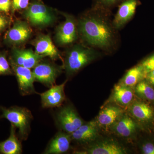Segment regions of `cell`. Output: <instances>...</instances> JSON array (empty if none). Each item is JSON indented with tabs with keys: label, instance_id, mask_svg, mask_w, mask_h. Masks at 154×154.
<instances>
[{
	"label": "cell",
	"instance_id": "4dcf8cb0",
	"mask_svg": "<svg viewBox=\"0 0 154 154\" xmlns=\"http://www.w3.org/2000/svg\"><path fill=\"white\" fill-rule=\"evenodd\" d=\"M146 77L149 82L154 86V70L147 73Z\"/></svg>",
	"mask_w": 154,
	"mask_h": 154
},
{
	"label": "cell",
	"instance_id": "5bb4252c",
	"mask_svg": "<svg viewBox=\"0 0 154 154\" xmlns=\"http://www.w3.org/2000/svg\"><path fill=\"white\" fill-rule=\"evenodd\" d=\"M11 61L14 63L29 69H33L42 60L44 57L37 54L31 49L14 48L12 50Z\"/></svg>",
	"mask_w": 154,
	"mask_h": 154
},
{
	"label": "cell",
	"instance_id": "4fadbf2b",
	"mask_svg": "<svg viewBox=\"0 0 154 154\" xmlns=\"http://www.w3.org/2000/svg\"><path fill=\"white\" fill-rule=\"evenodd\" d=\"M32 30L27 22L17 21L6 33V41L11 44H23L30 38Z\"/></svg>",
	"mask_w": 154,
	"mask_h": 154
},
{
	"label": "cell",
	"instance_id": "ac0fdd59",
	"mask_svg": "<svg viewBox=\"0 0 154 154\" xmlns=\"http://www.w3.org/2000/svg\"><path fill=\"white\" fill-rule=\"evenodd\" d=\"M110 128L119 136L128 137L135 132L136 124L130 116L124 113Z\"/></svg>",
	"mask_w": 154,
	"mask_h": 154
},
{
	"label": "cell",
	"instance_id": "ffe728a7",
	"mask_svg": "<svg viewBox=\"0 0 154 154\" xmlns=\"http://www.w3.org/2000/svg\"><path fill=\"white\" fill-rule=\"evenodd\" d=\"M9 137L0 143V152L4 154H21L22 149L21 143L16 134V127L11 124Z\"/></svg>",
	"mask_w": 154,
	"mask_h": 154
},
{
	"label": "cell",
	"instance_id": "7a4b0ae2",
	"mask_svg": "<svg viewBox=\"0 0 154 154\" xmlns=\"http://www.w3.org/2000/svg\"><path fill=\"white\" fill-rule=\"evenodd\" d=\"M99 56V53L94 48L75 45L67 50L63 60L62 67L67 75L71 76L96 60Z\"/></svg>",
	"mask_w": 154,
	"mask_h": 154
},
{
	"label": "cell",
	"instance_id": "6da1fadb",
	"mask_svg": "<svg viewBox=\"0 0 154 154\" xmlns=\"http://www.w3.org/2000/svg\"><path fill=\"white\" fill-rule=\"evenodd\" d=\"M109 11L93 7L78 21L79 34L91 47L110 51L116 42V29L107 14Z\"/></svg>",
	"mask_w": 154,
	"mask_h": 154
},
{
	"label": "cell",
	"instance_id": "83f0119b",
	"mask_svg": "<svg viewBox=\"0 0 154 154\" xmlns=\"http://www.w3.org/2000/svg\"><path fill=\"white\" fill-rule=\"evenodd\" d=\"M12 7L11 0H0V11L7 13Z\"/></svg>",
	"mask_w": 154,
	"mask_h": 154
},
{
	"label": "cell",
	"instance_id": "f546056e",
	"mask_svg": "<svg viewBox=\"0 0 154 154\" xmlns=\"http://www.w3.org/2000/svg\"><path fill=\"white\" fill-rule=\"evenodd\" d=\"M8 24V19L7 17L0 14V32L5 30Z\"/></svg>",
	"mask_w": 154,
	"mask_h": 154
},
{
	"label": "cell",
	"instance_id": "9c48e42d",
	"mask_svg": "<svg viewBox=\"0 0 154 154\" xmlns=\"http://www.w3.org/2000/svg\"><path fill=\"white\" fill-rule=\"evenodd\" d=\"M67 81L60 85H54L49 90L39 94L42 106L44 108L59 107L62 106L66 99L65 86Z\"/></svg>",
	"mask_w": 154,
	"mask_h": 154
},
{
	"label": "cell",
	"instance_id": "cb8c5ba5",
	"mask_svg": "<svg viewBox=\"0 0 154 154\" xmlns=\"http://www.w3.org/2000/svg\"><path fill=\"white\" fill-rule=\"evenodd\" d=\"M124 0H94V7L109 11L110 9L119 5Z\"/></svg>",
	"mask_w": 154,
	"mask_h": 154
},
{
	"label": "cell",
	"instance_id": "f1b7e54d",
	"mask_svg": "<svg viewBox=\"0 0 154 154\" xmlns=\"http://www.w3.org/2000/svg\"><path fill=\"white\" fill-rule=\"evenodd\" d=\"M142 151L144 154H154V145L150 143L144 144L142 147Z\"/></svg>",
	"mask_w": 154,
	"mask_h": 154
},
{
	"label": "cell",
	"instance_id": "5b68a950",
	"mask_svg": "<svg viewBox=\"0 0 154 154\" xmlns=\"http://www.w3.org/2000/svg\"><path fill=\"white\" fill-rule=\"evenodd\" d=\"M55 121L61 130L71 134L85 122L71 105L61 107L56 113Z\"/></svg>",
	"mask_w": 154,
	"mask_h": 154
},
{
	"label": "cell",
	"instance_id": "3957f363",
	"mask_svg": "<svg viewBox=\"0 0 154 154\" xmlns=\"http://www.w3.org/2000/svg\"><path fill=\"white\" fill-rule=\"evenodd\" d=\"M2 110L3 117L19 129L21 139L26 140L30 132V124L33 118L31 111L26 107H2Z\"/></svg>",
	"mask_w": 154,
	"mask_h": 154
},
{
	"label": "cell",
	"instance_id": "603a6c76",
	"mask_svg": "<svg viewBox=\"0 0 154 154\" xmlns=\"http://www.w3.org/2000/svg\"><path fill=\"white\" fill-rule=\"evenodd\" d=\"M134 93L142 99L154 101V89L148 83L141 81L135 86Z\"/></svg>",
	"mask_w": 154,
	"mask_h": 154
},
{
	"label": "cell",
	"instance_id": "52a82bcc",
	"mask_svg": "<svg viewBox=\"0 0 154 154\" xmlns=\"http://www.w3.org/2000/svg\"><path fill=\"white\" fill-rule=\"evenodd\" d=\"M65 20L56 29L55 38L60 45L71 44L77 40L79 34L78 22L72 15L63 14Z\"/></svg>",
	"mask_w": 154,
	"mask_h": 154
},
{
	"label": "cell",
	"instance_id": "2e32d148",
	"mask_svg": "<svg viewBox=\"0 0 154 154\" xmlns=\"http://www.w3.org/2000/svg\"><path fill=\"white\" fill-rule=\"evenodd\" d=\"M72 141L71 134L61 130L51 138L43 153H65L69 150Z\"/></svg>",
	"mask_w": 154,
	"mask_h": 154
},
{
	"label": "cell",
	"instance_id": "277c9868",
	"mask_svg": "<svg viewBox=\"0 0 154 154\" xmlns=\"http://www.w3.org/2000/svg\"><path fill=\"white\" fill-rule=\"evenodd\" d=\"M23 15L30 24L36 27H44L51 25L55 19L51 8L40 0H31L24 11Z\"/></svg>",
	"mask_w": 154,
	"mask_h": 154
},
{
	"label": "cell",
	"instance_id": "4316f807",
	"mask_svg": "<svg viewBox=\"0 0 154 154\" xmlns=\"http://www.w3.org/2000/svg\"><path fill=\"white\" fill-rule=\"evenodd\" d=\"M143 68L146 75L149 72L154 70V54L146 58L140 64Z\"/></svg>",
	"mask_w": 154,
	"mask_h": 154
},
{
	"label": "cell",
	"instance_id": "d6986e66",
	"mask_svg": "<svg viewBox=\"0 0 154 154\" xmlns=\"http://www.w3.org/2000/svg\"><path fill=\"white\" fill-rule=\"evenodd\" d=\"M134 92L132 88L119 83L114 86L112 93V101L118 106L128 107L133 102Z\"/></svg>",
	"mask_w": 154,
	"mask_h": 154
},
{
	"label": "cell",
	"instance_id": "7c38bea8",
	"mask_svg": "<svg viewBox=\"0 0 154 154\" xmlns=\"http://www.w3.org/2000/svg\"><path fill=\"white\" fill-rule=\"evenodd\" d=\"M99 125L93 120L84 122L71 134L72 140L81 144H86L94 141L99 135Z\"/></svg>",
	"mask_w": 154,
	"mask_h": 154
},
{
	"label": "cell",
	"instance_id": "44dd1931",
	"mask_svg": "<svg viewBox=\"0 0 154 154\" xmlns=\"http://www.w3.org/2000/svg\"><path fill=\"white\" fill-rule=\"evenodd\" d=\"M128 107L130 115L139 121H149L153 117L154 112L151 107L143 102H133Z\"/></svg>",
	"mask_w": 154,
	"mask_h": 154
},
{
	"label": "cell",
	"instance_id": "7402d4cb",
	"mask_svg": "<svg viewBox=\"0 0 154 154\" xmlns=\"http://www.w3.org/2000/svg\"><path fill=\"white\" fill-rule=\"evenodd\" d=\"M146 76L143 68L141 65L136 66L128 70L119 82V84L127 87H135Z\"/></svg>",
	"mask_w": 154,
	"mask_h": 154
},
{
	"label": "cell",
	"instance_id": "8992f818",
	"mask_svg": "<svg viewBox=\"0 0 154 154\" xmlns=\"http://www.w3.org/2000/svg\"><path fill=\"white\" fill-rule=\"evenodd\" d=\"M63 69L62 66L42 60L33 68L32 72L35 82L50 88L55 85L56 80L61 73Z\"/></svg>",
	"mask_w": 154,
	"mask_h": 154
},
{
	"label": "cell",
	"instance_id": "484cf974",
	"mask_svg": "<svg viewBox=\"0 0 154 154\" xmlns=\"http://www.w3.org/2000/svg\"><path fill=\"white\" fill-rule=\"evenodd\" d=\"M13 12L19 10H25L30 3V0H11Z\"/></svg>",
	"mask_w": 154,
	"mask_h": 154
},
{
	"label": "cell",
	"instance_id": "e0dca14e",
	"mask_svg": "<svg viewBox=\"0 0 154 154\" xmlns=\"http://www.w3.org/2000/svg\"><path fill=\"white\" fill-rule=\"evenodd\" d=\"M124 113L123 109L118 105H109L102 108L97 116L99 126L104 128H111L116 122Z\"/></svg>",
	"mask_w": 154,
	"mask_h": 154
},
{
	"label": "cell",
	"instance_id": "d4e9b609",
	"mask_svg": "<svg viewBox=\"0 0 154 154\" xmlns=\"http://www.w3.org/2000/svg\"><path fill=\"white\" fill-rule=\"evenodd\" d=\"M11 70L5 54H0V75L11 74Z\"/></svg>",
	"mask_w": 154,
	"mask_h": 154
},
{
	"label": "cell",
	"instance_id": "8fae6325",
	"mask_svg": "<svg viewBox=\"0 0 154 154\" xmlns=\"http://www.w3.org/2000/svg\"><path fill=\"white\" fill-rule=\"evenodd\" d=\"M139 0H124L119 5L117 13L112 23L116 30L121 29L134 16Z\"/></svg>",
	"mask_w": 154,
	"mask_h": 154
},
{
	"label": "cell",
	"instance_id": "30bf717a",
	"mask_svg": "<svg viewBox=\"0 0 154 154\" xmlns=\"http://www.w3.org/2000/svg\"><path fill=\"white\" fill-rule=\"evenodd\" d=\"M74 152L79 154H125L127 152L118 143L108 140L94 143L86 149Z\"/></svg>",
	"mask_w": 154,
	"mask_h": 154
},
{
	"label": "cell",
	"instance_id": "ba28073f",
	"mask_svg": "<svg viewBox=\"0 0 154 154\" xmlns=\"http://www.w3.org/2000/svg\"><path fill=\"white\" fill-rule=\"evenodd\" d=\"M11 66L16 75L20 94L28 96L36 93L34 86L35 82L30 69L17 65L11 61Z\"/></svg>",
	"mask_w": 154,
	"mask_h": 154
},
{
	"label": "cell",
	"instance_id": "9a60e30c",
	"mask_svg": "<svg viewBox=\"0 0 154 154\" xmlns=\"http://www.w3.org/2000/svg\"><path fill=\"white\" fill-rule=\"evenodd\" d=\"M35 51L37 54L44 57H48L53 60L61 59L60 53L53 43L48 35L40 34L33 42Z\"/></svg>",
	"mask_w": 154,
	"mask_h": 154
}]
</instances>
